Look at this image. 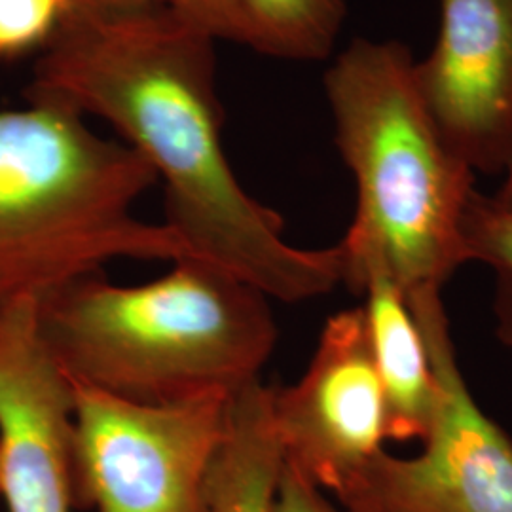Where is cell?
<instances>
[{
	"label": "cell",
	"mask_w": 512,
	"mask_h": 512,
	"mask_svg": "<svg viewBox=\"0 0 512 512\" xmlns=\"http://www.w3.org/2000/svg\"><path fill=\"white\" fill-rule=\"evenodd\" d=\"M272 414L285 461L334 497L384 450V387L363 306L327 319L304 376L274 389Z\"/></svg>",
	"instance_id": "7"
},
{
	"label": "cell",
	"mask_w": 512,
	"mask_h": 512,
	"mask_svg": "<svg viewBox=\"0 0 512 512\" xmlns=\"http://www.w3.org/2000/svg\"><path fill=\"white\" fill-rule=\"evenodd\" d=\"M184 21L215 40H230L245 46V25L239 0H164Z\"/></svg>",
	"instance_id": "15"
},
{
	"label": "cell",
	"mask_w": 512,
	"mask_h": 512,
	"mask_svg": "<svg viewBox=\"0 0 512 512\" xmlns=\"http://www.w3.org/2000/svg\"><path fill=\"white\" fill-rule=\"evenodd\" d=\"M344 285L365 294L368 338L384 387L387 439H425L437 414L439 384L406 294L374 256L348 266Z\"/></svg>",
	"instance_id": "10"
},
{
	"label": "cell",
	"mask_w": 512,
	"mask_h": 512,
	"mask_svg": "<svg viewBox=\"0 0 512 512\" xmlns=\"http://www.w3.org/2000/svg\"><path fill=\"white\" fill-rule=\"evenodd\" d=\"M71 384L76 511L209 512L230 395L145 404Z\"/></svg>",
	"instance_id": "5"
},
{
	"label": "cell",
	"mask_w": 512,
	"mask_h": 512,
	"mask_svg": "<svg viewBox=\"0 0 512 512\" xmlns=\"http://www.w3.org/2000/svg\"><path fill=\"white\" fill-rule=\"evenodd\" d=\"M437 42L414 61L421 101L473 171L512 158V0H439Z\"/></svg>",
	"instance_id": "9"
},
{
	"label": "cell",
	"mask_w": 512,
	"mask_h": 512,
	"mask_svg": "<svg viewBox=\"0 0 512 512\" xmlns=\"http://www.w3.org/2000/svg\"><path fill=\"white\" fill-rule=\"evenodd\" d=\"M164 0H69L71 14H120L156 6Z\"/></svg>",
	"instance_id": "17"
},
{
	"label": "cell",
	"mask_w": 512,
	"mask_h": 512,
	"mask_svg": "<svg viewBox=\"0 0 512 512\" xmlns=\"http://www.w3.org/2000/svg\"><path fill=\"white\" fill-rule=\"evenodd\" d=\"M156 183L135 148L97 135L80 110L44 99L0 110V308L112 260L194 256L165 222L135 215Z\"/></svg>",
	"instance_id": "4"
},
{
	"label": "cell",
	"mask_w": 512,
	"mask_h": 512,
	"mask_svg": "<svg viewBox=\"0 0 512 512\" xmlns=\"http://www.w3.org/2000/svg\"><path fill=\"white\" fill-rule=\"evenodd\" d=\"M69 14V0H0V63L42 54Z\"/></svg>",
	"instance_id": "14"
},
{
	"label": "cell",
	"mask_w": 512,
	"mask_h": 512,
	"mask_svg": "<svg viewBox=\"0 0 512 512\" xmlns=\"http://www.w3.org/2000/svg\"><path fill=\"white\" fill-rule=\"evenodd\" d=\"M272 395L260 380L230 395L226 433L207 476V511L274 512L285 454Z\"/></svg>",
	"instance_id": "11"
},
{
	"label": "cell",
	"mask_w": 512,
	"mask_h": 512,
	"mask_svg": "<svg viewBox=\"0 0 512 512\" xmlns=\"http://www.w3.org/2000/svg\"><path fill=\"white\" fill-rule=\"evenodd\" d=\"M463 241L467 260L494 272L495 334L512 353V207L475 192L463 220Z\"/></svg>",
	"instance_id": "13"
},
{
	"label": "cell",
	"mask_w": 512,
	"mask_h": 512,
	"mask_svg": "<svg viewBox=\"0 0 512 512\" xmlns=\"http://www.w3.org/2000/svg\"><path fill=\"white\" fill-rule=\"evenodd\" d=\"M245 46L287 61L327 59L348 16L346 0H239Z\"/></svg>",
	"instance_id": "12"
},
{
	"label": "cell",
	"mask_w": 512,
	"mask_h": 512,
	"mask_svg": "<svg viewBox=\"0 0 512 512\" xmlns=\"http://www.w3.org/2000/svg\"><path fill=\"white\" fill-rule=\"evenodd\" d=\"M40 336L76 382L124 401L183 403L260 380L277 342L270 298L196 256L145 285L103 272L35 302Z\"/></svg>",
	"instance_id": "2"
},
{
	"label": "cell",
	"mask_w": 512,
	"mask_h": 512,
	"mask_svg": "<svg viewBox=\"0 0 512 512\" xmlns=\"http://www.w3.org/2000/svg\"><path fill=\"white\" fill-rule=\"evenodd\" d=\"M495 202L499 203V205H505V207H512V158L511 164L507 167V171H505V181H503V186H501V190L492 196Z\"/></svg>",
	"instance_id": "18"
},
{
	"label": "cell",
	"mask_w": 512,
	"mask_h": 512,
	"mask_svg": "<svg viewBox=\"0 0 512 512\" xmlns=\"http://www.w3.org/2000/svg\"><path fill=\"white\" fill-rule=\"evenodd\" d=\"M439 384L416 458L378 452L336 495L348 512H512V440L469 391L440 291L408 296Z\"/></svg>",
	"instance_id": "6"
},
{
	"label": "cell",
	"mask_w": 512,
	"mask_h": 512,
	"mask_svg": "<svg viewBox=\"0 0 512 512\" xmlns=\"http://www.w3.org/2000/svg\"><path fill=\"white\" fill-rule=\"evenodd\" d=\"M274 512H348L330 503L325 492L310 478L285 461L275 494Z\"/></svg>",
	"instance_id": "16"
},
{
	"label": "cell",
	"mask_w": 512,
	"mask_h": 512,
	"mask_svg": "<svg viewBox=\"0 0 512 512\" xmlns=\"http://www.w3.org/2000/svg\"><path fill=\"white\" fill-rule=\"evenodd\" d=\"M74 395L33 300L0 308V495L8 512H73Z\"/></svg>",
	"instance_id": "8"
},
{
	"label": "cell",
	"mask_w": 512,
	"mask_h": 512,
	"mask_svg": "<svg viewBox=\"0 0 512 512\" xmlns=\"http://www.w3.org/2000/svg\"><path fill=\"white\" fill-rule=\"evenodd\" d=\"M215 38L165 2L120 14H73L38 55L27 101L99 116L165 188V224L196 258L287 304L344 283V251L300 249L283 219L239 184L222 147Z\"/></svg>",
	"instance_id": "1"
},
{
	"label": "cell",
	"mask_w": 512,
	"mask_h": 512,
	"mask_svg": "<svg viewBox=\"0 0 512 512\" xmlns=\"http://www.w3.org/2000/svg\"><path fill=\"white\" fill-rule=\"evenodd\" d=\"M397 40L355 38L325 73L336 145L357 186L340 241L348 264L378 258L408 296L442 291L467 264L463 220L475 171L442 137Z\"/></svg>",
	"instance_id": "3"
}]
</instances>
